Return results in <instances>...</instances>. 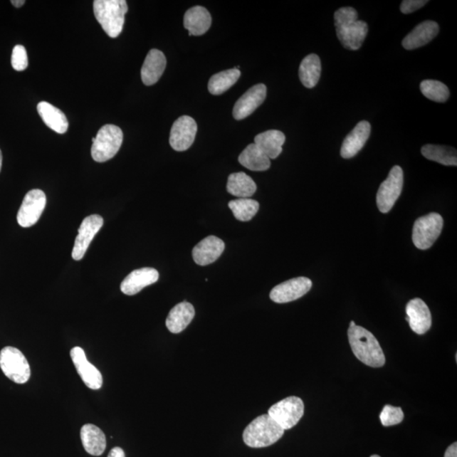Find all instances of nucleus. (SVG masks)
Returning <instances> with one entry per match:
<instances>
[{
	"instance_id": "nucleus-26",
	"label": "nucleus",
	"mask_w": 457,
	"mask_h": 457,
	"mask_svg": "<svg viewBox=\"0 0 457 457\" xmlns=\"http://www.w3.org/2000/svg\"><path fill=\"white\" fill-rule=\"evenodd\" d=\"M37 109L40 117L48 127L59 134L67 132L69 127L68 120L61 110L47 102H40Z\"/></svg>"
},
{
	"instance_id": "nucleus-9",
	"label": "nucleus",
	"mask_w": 457,
	"mask_h": 457,
	"mask_svg": "<svg viewBox=\"0 0 457 457\" xmlns=\"http://www.w3.org/2000/svg\"><path fill=\"white\" fill-rule=\"evenodd\" d=\"M403 182H404V174L400 167H394L389 176L382 184H381L377 194V206L379 211L387 214L391 211L393 206L401 196Z\"/></svg>"
},
{
	"instance_id": "nucleus-36",
	"label": "nucleus",
	"mask_w": 457,
	"mask_h": 457,
	"mask_svg": "<svg viewBox=\"0 0 457 457\" xmlns=\"http://www.w3.org/2000/svg\"><path fill=\"white\" fill-rule=\"evenodd\" d=\"M427 0H404L400 7L403 14H411V13L419 10L426 4Z\"/></svg>"
},
{
	"instance_id": "nucleus-1",
	"label": "nucleus",
	"mask_w": 457,
	"mask_h": 457,
	"mask_svg": "<svg viewBox=\"0 0 457 457\" xmlns=\"http://www.w3.org/2000/svg\"><path fill=\"white\" fill-rule=\"evenodd\" d=\"M336 34L345 48L359 49L367 35L369 28L364 21L358 20L357 11L352 7H343L335 13Z\"/></svg>"
},
{
	"instance_id": "nucleus-39",
	"label": "nucleus",
	"mask_w": 457,
	"mask_h": 457,
	"mask_svg": "<svg viewBox=\"0 0 457 457\" xmlns=\"http://www.w3.org/2000/svg\"><path fill=\"white\" fill-rule=\"evenodd\" d=\"M26 3L25 0H12L11 4L16 8H20L22 6H24Z\"/></svg>"
},
{
	"instance_id": "nucleus-11",
	"label": "nucleus",
	"mask_w": 457,
	"mask_h": 457,
	"mask_svg": "<svg viewBox=\"0 0 457 457\" xmlns=\"http://www.w3.org/2000/svg\"><path fill=\"white\" fill-rule=\"evenodd\" d=\"M198 132V125L190 116L184 115L177 119L170 131L169 143L174 150L186 151L190 149Z\"/></svg>"
},
{
	"instance_id": "nucleus-18",
	"label": "nucleus",
	"mask_w": 457,
	"mask_h": 457,
	"mask_svg": "<svg viewBox=\"0 0 457 457\" xmlns=\"http://www.w3.org/2000/svg\"><path fill=\"white\" fill-rule=\"evenodd\" d=\"M159 278V272L155 268H139L125 278L120 285V290L127 295H136L146 286L156 283Z\"/></svg>"
},
{
	"instance_id": "nucleus-38",
	"label": "nucleus",
	"mask_w": 457,
	"mask_h": 457,
	"mask_svg": "<svg viewBox=\"0 0 457 457\" xmlns=\"http://www.w3.org/2000/svg\"><path fill=\"white\" fill-rule=\"evenodd\" d=\"M107 457H125V452L120 447H115Z\"/></svg>"
},
{
	"instance_id": "nucleus-33",
	"label": "nucleus",
	"mask_w": 457,
	"mask_h": 457,
	"mask_svg": "<svg viewBox=\"0 0 457 457\" xmlns=\"http://www.w3.org/2000/svg\"><path fill=\"white\" fill-rule=\"evenodd\" d=\"M420 89L425 97L434 102L445 103L450 97L449 88L438 80H423L420 84Z\"/></svg>"
},
{
	"instance_id": "nucleus-16",
	"label": "nucleus",
	"mask_w": 457,
	"mask_h": 457,
	"mask_svg": "<svg viewBox=\"0 0 457 457\" xmlns=\"http://www.w3.org/2000/svg\"><path fill=\"white\" fill-rule=\"evenodd\" d=\"M267 88L264 84L255 85L241 96L233 109V116L237 120H243L252 115L266 100Z\"/></svg>"
},
{
	"instance_id": "nucleus-15",
	"label": "nucleus",
	"mask_w": 457,
	"mask_h": 457,
	"mask_svg": "<svg viewBox=\"0 0 457 457\" xmlns=\"http://www.w3.org/2000/svg\"><path fill=\"white\" fill-rule=\"evenodd\" d=\"M407 317L411 329L418 335H424L431 328L432 316L427 304L422 299L411 300L406 307Z\"/></svg>"
},
{
	"instance_id": "nucleus-5",
	"label": "nucleus",
	"mask_w": 457,
	"mask_h": 457,
	"mask_svg": "<svg viewBox=\"0 0 457 457\" xmlns=\"http://www.w3.org/2000/svg\"><path fill=\"white\" fill-rule=\"evenodd\" d=\"M123 132L115 125H105L93 138L91 154L98 163L114 158L122 145Z\"/></svg>"
},
{
	"instance_id": "nucleus-32",
	"label": "nucleus",
	"mask_w": 457,
	"mask_h": 457,
	"mask_svg": "<svg viewBox=\"0 0 457 457\" xmlns=\"http://www.w3.org/2000/svg\"><path fill=\"white\" fill-rule=\"evenodd\" d=\"M228 208L236 219L246 222L251 221L258 212L259 204L251 199H238L231 201Z\"/></svg>"
},
{
	"instance_id": "nucleus-13",
	"label": "nucleus",
	"mask_w": 457,
	"mask_h": 457,
	"mask_svg": "<svg viewBox=\"0 0 457 457\" xmlns=\"http://www.w3.org/2000/svg\"><path fill=\"white\" fill-rule=\"evenodd\" d=\"M104 225V219L100 215L93 214L83 219L76 236L73 251V258L79 261L84 257L94 236Z\"/></svg>"
},
{
	"instance_id": "nucleus-24",
	"label": "nucleus",
	"mask_w": 457,
	"mask_h": 457,
	"mask_svg": "<svg viewBox=\"0 0 457 457\" xmlns=\"http://www.w3.org/2000/svg\"><path fill=\"white\" fill-rule=\"evenodd\" d=\"M194 316V307L189 303L183 302L170 310L165 324L170 332L179 334L191 324Z\"/></svg>"
},
{
	"instance_id": "nucleus-17",
	"label": "nucleus",
	"mask_w": 457,
	"mask_h": 457,
	"mask_svg": "<svg viewBox=\"0 0 457 457\" xmlns=\"http://www.w3.org/2000/svg\"><path fill=\"white\" fill-rule=\"evenodd\" d=\"M225 246V243L216 236L206 237L192 250V258L199 266H209L221 256Z\"/></svg>"
},
{
	"instance_id": "nucleus-4",
	"label": "nucleus",
	"mask_w": 457,
	"mask_h": 457,
	"mask_svg": "<svg viewBox=\"0 0 457 457\" xmlns=\"http://www.w3.org/2000/svg\"><path fill=\"white\" fill-rule=\"evenodd\" d=\"M285 430L268 414L258 416L244 430L243 441L252 448L274 445L284 436Z\"/></svg>"
},
{
	"instance_id": "nucleus-42",
	"label": "nucleus",
	"mask_w": 457,
	"mask_h": 457,
	"mask_svg": "<svg viewBox=\"0 0 457 457\" xmlns=\"http://www.w3.org/2000/svg\"><path fill=\"white\" fill-rule=\"evenodd\" d=\"M371 457H380V456L378 455H374V456H372Z\"/></svg>"
},
{
	"instance_id": "nucleus-12",
	"label": "nucleus",
	"mask_w": 457,
	"mask_h": 457,
	"mask_svg": "<svg viewBox=\"0 0 457 457\" xmlns=\"http://www.w3.org/2000/svg\"><path fill=\"white\" fill-rule=\"evenodd\" d=\"M312 286V280L307 277L294 278L276 285L271 290L270 297L276 303L293 302L306 295Z\"/></svg>"
},
{
	"instance_id": "nucleus-19",
	"label": "nucleus",
	"mask_w": 457,
	"mask_h": 457,
	"mask_svg": "<svg viewBox=\"0 0 457 457\" xmlns=\"http://www.w3.org/2000/svg\"><path fill=\"white\" fill-rule=\"evenodd\" d=\"M371 133V125L366 120L358 123L355 128L345 138L340 149L343 159H351L356 156L364 147Z\"/></svg>"
},
{
	"instance_id": "nucleus-3",
	"label": "nucleus",
	"mask_w": 457,
	"mask_h": 457,
	"mask_svg": "<svg viewBox=\"0 0 457 457\" xmlns=\"http://www.w3.org/2000/svg\"><path fill=\"white\" fill-rule=\"evenodd\" d=\"M127 11V3L125 0H95L93 2L94 16L112 38H117L122 33Z\"/></svg>"
},
{
	"instance_id": "nucleus-31",
	"label": "nucleus",
	"mask_w": 457,
	"mask_h": 457,
	"mask_svg": "<svg viewBox=\"0 0 457 457\" xmlns=\"http://www.w3.org/2000/svg\"><path fill=\"white\" fill-rule=\"evenodd\" d=\"M241 71L236 68L221 71L210 78L208 88L213 95H221L226 92L240 78Z\"/></svg>"
},
{
	"instance_id": "nucleus-37",
	"label": "nucleus",
	"mask_w": 457,
	"mask_h": 457,
	"mask_svg": "<svg viewBox=\"0 0 457 457\" xmlns=\"http://www.w3.org/2000/svg\"><path fill=\"white\" fill-rule=\"evenodd\" d=\"M445 457H457V443L455 442L448 447L446 451Z\"/></svg>"
},
{
	"instance_id": "nucleus-30",
	"label": "nucleus",
	"mask_w": 457,
	"mask_h": 457,
	"mask_svg": "<svg viewBox=\"0 0 457 457\" xmlns=\"http://www.w3.org/2000/svg\"><path fill=\"white\" fill-rule=\"evenodd\" d=\"M421 152L425 158L446 167H456L457 154L453 147L427 145L422 147Z\"/></svg>"
},
{
	"instance_id": "nucleus-6",
	"label": "nucleus",
	"mask_w": 457,
	"mask_h": 457,
	"mask_svg": "<svg viewBox=\"0 0 457 457\" xmlns=\"http://www.w3.org/2000/svg\"><path fill=\"white\" fill-rule=\"evenodd\" d=\"M443 226V218L437 213H430L420 217L412 228V241L416 248L427 250L441 236Z\"/></svg>"
},
{
	"instance_id": "nucleus-27",
	"label": "nucleus",
	"mask_w": 457,
	"mask_h": 457,
	"mask_svg": "<svg viewBox=\"0 0 457 457\" xmlns=\"http://www.w3.org/2000/svg\"><path fill=\"white\" fill-rule=\"evenodd\" d=\"M256 191V183L244 172L233 173L228 178L227 191L236 198L250 199Z\"/></svg>"
},
{
	"instance_id": "nucleus-8",
	"label": "nucleus",
	"mask_w": 457,
	"mask_h": 457,
	"mask_svg": "<svg viewBox=\"0 0 457 457\" xmlns=\"http://www.w3.org/2000/svg\"><path fill=\"white\" fill-rule=\"evenodd\" d=\"M268 414L284 430L293 429L304 414V403L301 398L290 396L273 405Z\"/></svg>"
},
{
	"instance_id": "nucleus-23",
	"label": "nucleus",
	"mask_w": 457,
	"mask_h": 457,
	"mask_svg": "<svg viewBox=\"0 0 457 457\" xmlns=\"http://www.w3.org/2000/svg\"><path fill=\"white\" fill-rule=\"evenodd\" d=\"M285 142V134L277 130L260 133L254 138V145L270 159H275L280 155Z\"/></svg>"
},
{
	"instance_id": "nucleus-25",
	"label": "nucleus",
	"mask_w": 457,
	"mask_h": 457,
	"mask_svg": "<svg viewBox=\"0 0 457 457\" xmlns=\"http://www.w3.org/2000/svg\"><path fill=\"white\" fill-rule=\"evenodd\" d=\"M80 438L85 451L92 456H101L106 449V437L102 430L93 424H85L80 429Z\"/></svg>"
},
{
	"instance_id": "nucleus-35",
	"label": "nucleus",
	"mask_w": 457,
	"mask_h": 457,
	"mask_svg": "<svg viewBox=\"0 0 457 457\" xmlns=\"http://www.w3.org/2000/svg\"><path fill=\"white\" fill-rule=\"evenodd\" d=\"M11 65L17 71H22L28 68V58L24 46H16L13 48Z\"/></svg>"
},
{
	"instance_id": "nucleus-22",
	"label": "nucleus",
	"mask_w": 457,
	"mask_h": 457,
	"mask_svg": "<svg viewBox=\"0 0 457 457\" xmlns=\"http://www.w3.org/2000/svg\"><path fill=\"white\" fill-rule=\"evenodd\" d=\"M212 23V17L207 9L195 6L189 9L184 16V26L190 36H201L207 33Z\"/></svg>"
},
{
	"instance_id": "nucleus-41",
	"label": "nucleus",
	"mask_w": 457,
	"mask_h": 457,
	"mask_svg": "<svg viewBox=\"0 0 457 457\" xmlns=\"http://www.w3.org/2000/svg\"><path fill=\"white\" fill-rule=\"evenodd\" d=\"M356 325H357L355 324V322H354V321L351 322L350 327H354V326H356Z\"/></svg>"
},
{
	"instance_id": "nucleus-20",
	"label": "nucleus",
	"mask_w": 457,
	"mask_h": 457,
	"mask_svg": "<svg viewBox=\"0 0 457 457\" xmlns=\"http://www.w3.org/2000/svg\"><path fill=\"white\" fill-rule=\"evenodd\" d=\"M440 31L437 22L433 21H425L419 24L411 31L406 38L403 39L402 46L407 51H414L426 46L436 37Z\"/></svg>"
},
{
	"instance_id": "nucleus-34",
	"label": "nucleus",
	"mask_w": 457,
	"mask_h": 457,
	"mask_svg": "<svg viewBox=\"0 0 457 457\" xmlns=\"http://www.w3.org/2000/svg\"><path fill=\"white\" fill-rule=\"evenodd\" d=\"M379 419L383 426H393L402 422L404 419V414L401 407L385 405L381 411Z\"/></svg>"
},
{
	"instance_id": "nucleus-29",
	"label": "nucleus",
	"mask_w": 457,
	"mask_h": 457,
	"mask_svg": "<svg viewBox=\"0 0 457 457\" xmlns=\"http://www.w3.org/2000/svg\"><path fill=\"white\" fill-rule=\"evenodd\" d=\"M238 160L243 167L253 172H266L271 165L270 159L254 143L246 147Z\"/></svg>"
},
{
	"instance_id": "nucleus-40",
	"label": "nucleus",
	"mask_w": 457,
	"mask_h": 457,
	"mask_svg": "<svg viewBox=\"0 0 457 457\" xmlns=\"http://www.w3.org/2000/svg\"><path fill=\"white\" fill-rule=\"evenodd\" d=\"M2 162H3L2 152L1 150H0V172H1V169H2Z\"/></svg>"
},
{
	"instance_id": "nucleus-21",
	"label": "nucleus",
	"mask_w": 457,
	"mask_h": 457,
	"mask_svg": "<svg viewBox=\"0 0 457 457\" xmlns=\"http://www.w3.org/2000/svg\"><path fill=\"white\" fill-rule=\"evenodd\" d=\"M167 61L163 52L158 49H151L142 67L141 76L142 83L146 86H152L158 83L162 76Z\"/></svg>"
},
{
	"instance_id": "nucleus-2",
	"label": "nucleus",
	"mask_w": 457,
	"mask_h": 457,
	"mask_svg": "<svg viewBox=\"0 0 457 457\" xmlns=\"http://www.w3.org/2000/svg\"><path fill=\"white\" fill-rule=\"evenodd\" d=\"M347 334L352 350L358 360L372 367L384 365L385 357L382 348L370 331L356 325L350 327Z\"/></svg>"
},
{
	"instance_id": "nucleus-14",
	"label": "nucleus",
	"mask_w": 457,
	"mask_h": 457,
	"mask_svg": "<svg viewBox=\"0 0 457 457\" xmlns=\"http://www.w3.org/2000/svg\"><path fill=\"white\" fill-rule=\"evenodd\" d=\"M70 357L84 384L94 391L100 389L103 385V376L100 370L88 361L83 349L79 347L71 349Z\"/></svg>"
},
{
	"instance_id": "nucleus-28",
	"label": "nucleus",
	"mask_w": 457,
	"mask_h": 457,
	"mask_svg": "<svg viewBox=\"0 0 457 457\" xmlns=\"http://www.w3.org/2000/svg\"><path fill=\"white\" fill-rule=\"evenodd\" d=\"M321 61L315 53L305 57L299 67V78L303 86L315 88L319 83L321 75Z\"/></svg>"
},
{
	"instance_id": "nucleus-10",
	"label": "nucleus",
	"mask_w": 457,
	"mask_h": 457,
	"mask_svg": "<svg viewBox=\"0 0 457 457\" xmlns=\"http://www.w3.org/2000/svg\"><path fill=\"white\" fill-rule=\"evenodd\" d=\"M46 206V196L41 190L28 192L17 214V221L21 227L28 228L38 221Z\"/></svg>"
},
{
	"instance_id": "nucleus-7",
	"label": "nucleus",
	"mask_w": 457,
	"mask_h": 457,
	"mask_svg": "<svg viewBox=\"0 0 457 457\" xmlns=\"http://www.w3.org/2000/svg\"><path fill=\"white\" fill-rule=\"evenodd\" d=\"M0 367L4 375L16 384H26L30 379L28 360L17 348L6 347L0 352Z\"/></svg>"
}]
</instances>
